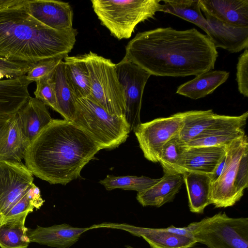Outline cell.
I'll return each mask as SVG.
<instances>
[{
	"label": "cell",
	"instance_id": "obj_4",
	"mask_svg": "<svg viewBox=\"0 0 248 248\" xmlns=\"http://www.w3.org/2000/svg\"><path fill=\"white\" fill-rule=\"evenodd\" d=\"M159 0H92L101 24L119 40L129 39L140 23L161 12Z\"/></svg>",
	"mask_w": 248,
	"mask_h": 248
},
{
	"label": "cell",
	"instance_id": "obj_7",
	"mask_svg": "<svg viewBox=\"0 0 248 248\" xmlns=\"http://www.w3.org/2000/svg\"><path fill=\"white\" fill-rule=\"evenodd\" d=\"M82 55L91 82V94L88 97L109 114L124 116V90L117 74L116 64L92 51Z\"/></svg>",
	"mask_w": 248,
	"mask_h": 248
},
{
	"label": "cell",
	"instance_id": "obj_18",
	"mask_svg": "<svg viewBox=\"0 0 248 248\" xmlns=\"http://www.w3.org/2000/svg\"><path fill=\"white\" fill-rule=\"evenodd\" d=\"M204 14L232 26L248 28V0H199Z\"/></svg>",
	"mask_w": 248,
	"mask_h": 248
},
{
	"label": "cell",
	"instance_id": "obj_29",
	"mask_svg": "<svg viewBox=\"0 0 248 248\" xmlns=\"http://www.w3.org/2000/svg\"><path fill=\"white\" fill-rule=\"evenodd\" d=\"M163 2L161 12L176 16L199 27L205 18L199 0H166Z\"/></svg>",
	"mask_w": 248,
	"mask_h": 248
},
{
	"label": "cell",
	"instance_id": "obj_36",
	"mask_svg": "<svg viewBox=\"0 0 248 248\" xmlns=\"http://www.w3.org/2000/svg\"><path fill=\"white\" fill-rule=\"evenodd\" d=\"M34 64L8 61L0 58V70L7 78L25 75Z\"/></svg>",
	"mask_w": 248,
	"mask_h": 248
},
{
	"label": "cell",
	"instance_id": "obj_16",
	"mask_svg": "<svg viewBox=\"0 0 248 248\" xmlns=\"http://www.w3.org/2000/svg\"><path fill=\"white\" fill-rule=\"evenodd\" d=\"M30 14L46 26L56 30L73 28V12L68 2L53 0H28Z\"/></svg>",
	"mask_w": 248,
	"mask_h": 248
},
{
	"label": "cell",
	"instance_id": "obj_33",
	"mask_svg": "<svg viewBox=\"0 0 248 248\" xmlns=\"http://www.w3.org/2000/svg\"><path fill=\"white\" fill-rule=\"evenodd\" d=\"M54 71L35 82L36 87L34 94L35 98L40 100L46 106H48L58 112L54 85L52 78Z\"/></svg>",
	"mask_w": 248,
	"mask_h": 248
},
{
	"label": "cell",
	"instance_id": "obj_24",
	"mask_svg": "<svg viewBox=\"0 0 248 248\" xmlns=\"http://www.w3.org/2000/svg\"><path fill=\"white\" fill-rule=\"evenodd\" d=\"M182 176L187 192L190 211L203 213L205 207L211 204L210 174L186 171Z\"/></svg>",
	"mask_w": 248,
	"mask_h": 248
},
{
	"label": "cell",
	"instance_id": "obj_15",
	"mask_svg": "<svg viewBox=\"0 0 248 248\" xmlns=\"http://www.w3.org/2000/svg\"><path fill=\"white\" fill-rule=\"evenodd\" d=\"M16 113L0 117V161L22 162L30 145L21 131Z\"/></svg>",
	"mask_w": 248,
	"mask_h": 248
},
{
	"label": "cell",
	"instance_id": "obj_1",
	"mask_svg": "<svg viewBox=\"0 0 248 248\" xmlns=\"http://www.w3.org/2000/svg\"><path fill=\"white\" fill-rule=\"evenodd\" d=\"M217 57L211 40L197 29L161 27L138 33L124 58L151 75L184 77L214 69Z\"/></svg>",
	"mask_w": 248,
	"mask_h": 248
},
{
	"label": "cell",
	"instance_id": "obj_30",
	"mask_svg": "<svg viewBox=\"0 0 248 248\" xmlns=\"http://www.w3.org/2000/svg\"><path fill=\"white\" fill-rule=\"evenodd\" d=\"M186 147L177 136L168 141L163 147L158 159L164 174H181L182 155Z\"/></svg>",
	"mask_w": 248,
	"mask_h": 248
},
{
	"label": "cell",
	"instance_id": "obj_20",
	"mask_svg": "<svg viewBox=\"0 0 248 248\" xmlns=\"http://www.w3.org/2000/svg\"><path fill=\"white\" fill-rule=\"evenodd\" d=\"M16 113L21 131L30 143L53 119L46 106L31 96Z\"/></svg>",
	"mask_w": 248,
	"mask_h": 248
},
{
	"label": "cell",
	"instance_id": "obj_37",
	"mask_svg": "<svg viewBox=\"0 0 248 248\" xmlns=\"http://www.w3.org/2000/svg\"><path fill=\"white\" fill-rule=\"evenodd\" d=\"M4 76V75L3 74V73H2V72L0 70V80L1 79H2Z\"/></svg>",
	"mask_w": 248,
	"mask_h": 248
},
{
	"label": "cell",
	"instance_id": "obj_28",
	"mask_svg": "<svg viewBox=\"0 0 248 248\" xmlns=\"http://www.w3.org/2000/svg\"><path fill=\"white\" fill-rule=\"evenodd\" d=\"M218 116L212 109L183 112V124L178 138L183 144L186 143L214 123Z\"/></svg>",
	"mask_w": 248,
	"mask_h": 248
},
{
	"label": "cell",
	"instance_id": "obj_10",
	"mask_svg": "<svg viewBox=\"0 0 248 248\" xmlns=\"http://www.w3.org/2000/svg\"><path fill=\"white\" fill-rule=\"evenodd\" d=\"M182 124V112L141 123L134 133L144 157L152 162H158L163 147L178 135Z\"/></svg>",
	"mask_w": 248,
	"mask_h": 248
},
{
	"label": "cell",
	"instance_id": "obj_19",
	"mask_svg": "<svg viewBox=\"0 0 248 248\" xmlns=\"http://www.w3.org/2000/svg\"><path fill=\"white\" fill-rule=\"evenodd\" d=\"M226 148L227 145L186 148L182 158L184 173L192 171L212 174L225 155Z\"/></svg>",
	"mask_w": 248,
	"mask_h": 248
},
{
	"label": "cell",
	"instance_id": "obj_32",
	"mask_svg": "<svg viewBox=\"0 0 248 248\" xmlns=\"http://www.w3.org/2000/svg\"><path fill=\"white\" fill-rule=\"evenodd\" d=\"M44 202L39 187L33 183L27 192L8 212L2 222L21 214L32 212L34 208L39 209Z\"/></svg>",
	"mask_w": 248,
	"mask_h": 248
},
{
	"label": "cell",
	"instance_id": "obj_25",
	"mask_svg": "<svg viewBox=\"0 0 248 248\" xmlns=\"http://www.w3.org/2000/svg\"><path fill=\"white\" fill-rule=\"evenodd\" d=\"M63 60L66 79L76 97H89L91 94V82L83 55H67Z\"/></svg>",
	"mask_w": 248,
	"mask_h": 248
},
{
	"label": "cell",
	"instance_id": "obj_22",
	"mask_svg": "<svg viewBox=\"0 0 248 248\" xmlns=\"http://www.w3.org/2000/svg\"><path fill=\"white\" fill-rule=\"evenodd\" d=\"M184 183L181 174H164L156 184L138 192L136 198L143 206L159 207L172 201Z\"/></svg>",
	"mask_w": 248,
	"mask_h": 248
},
{
	"label": "cell",
	"instance_id": "obj_6",
	"mask_svg": "<svg viewBox=\"0 0 248 248\" xmlns=\"http://www.w3.org/2000/svg\"><path fill=\"white\" fill-rule=\"evenodd\" d=\"M231 158L217 180L211 184L210 201L216 208L232 206L248 186V141L245 135L232 141Z\"/></svg>",
	"mask_w": 248,
	"mask_h": 248
},
{
	"label": "cell",
	"instance_id": "obj_3",
	"mask_svg": "<svg viewBox=\"0 0 248 248\" xmlns=\"http://www.w3.org/2000/svg\"><path fill=\"white\" fill-rule=\"evenodd\" d=\"M72 28L56 30L30 13L28 0H0V58L35 64L44 60L65 57L76 42Z\"/></svg>",
	"mask_w": 248,
	"mask_h": 248
},
{
	"label": "cell",
	"instance_id": "obj_14",
	"mask_svg": "<svg viewBox=\"0 0 248 248\" xmlns=\"http://www.w3.org/2000/svg\"><path fill=\"white\" fill-rule=\"evenodd\" d=\"M205 16L200 28L203 30L214 46L232 53L248 47V28H240L223 23L216 18Z\"/></svg>",
	"mask_w": 248,
	"mask_h": 248
},
{
	"label": "cell",
	"instance_id": "obj_34",
	"mask_svg": "<svg viewBox=\"0 0 248 248\" xmlns=\"http://www.w3.org/2000/svg\"><path fill=\"white\" fill-rule=\"evenodd\" d=\"M64 57L50 58L43 60L34 64L26 75L28 80L33 82L52 73Z\"/></svg>",
	"mask_w": 248,
	"mask_h": 248
},
{
	"label": "cell",
	"instance_id": "obj_38",
	"mask_svg": "<svg viewBox=\"0 0 248 248\" xmlns=\"http://www.w3.org/2000/svg\"><path fill=\"white\" fill-rule=\"evenodd\" d=\"M126 247H127L128 248H133L130 246H127Z\"/></svg>",
	"mask_w": 248,
	"mask_h": 248
},
{
	"label": "cell",
	"instance_id": "obj_5",
	"mask_svg": "<svg viewBox=\"0 0 248 248\" xmlns=\"http://www.w3.org/2000/svg\"><path fill=\"white\" fill-rule=\"evenodd\" d=\"M72 122L89 134L102 149L118 147L131 132L125 116L109 114L89 97H77Z\"/></svg>",
	"mask_w": 248,
	"mask_h": 248
},
{
	"label": "cell",
	"instance_id": "obj_23",
	"mask_svg": "<svg viewBox=\"0 0 248 248\" xmlns=\"http://www.w3.org/2000/svg\"><path fill=\"white\" fill-rule=\"evenodd\" d=\"M229 73L221 70H210L181 85L176 93L196 100L213 93L228 78Z\"/></svg>",
	"mask_w": 248,
	"mask_h": 248
},
{
	"label": "cell",
	"instance_id": "obj_12",
	"mask_svg": "<svg viewBox=\"0 0 248 248\" xmlns=\"http://www.w3.org/2000/svg\"><path fill=\"white\" fill-rule=\"evenodd\" d=\"M248 116V111L239 116L218 114L214 123L183 145L186 148L226 146L246 135L244 127Z\"/></svg>",
	"mask_w": 248,
	"mask_h": 248
},
{
	"label": "cell",
	"instance_id": "obj_13",
	"mask_svg": "<svg viewBox=\"0 0 248 248\" xmlns=\"http://www.w3.org/2000/svg\"><path fill=\"white\" fill-rule=\"evenodd\" d=\"M94 229L106 228L122 230L142 237L151 248H190L196 243L193 237L174 233V226L166 228L137 227L126 223H103L94 224Z\"/></svg>",
	"mask_w": 248,
	"mask_h": 248
},
{
	"label": "cell",
	"instance_id": "obj_2",
	"mask_svg": "<svg viewBox=\"0 0 248 248\" xmlns=\"http://www.w3.org/2000/svg\"><path fill=\"white\" fill-rule=\"evenodd\" d=\"M101 149L72 122L53 119L31 142L24 159L37 177L65 185L80 177L82 169Z\"/></svg>",
	"mask_w": 248,
	"mask_h": 248
},
{
	"label": "cell",
	"instance_id": "obj_11",
	"mask_svg": "<svg viewBox=\"0 0 248 248\" xmlns=\"http://www.w3.org/2000/svg\"><path fill=\"white\" fill-rule=\"evenodd\" d=\"M33 181L32 173L22 162L0 161V223Z\"/></svg>",
	"mask_w": 248,
	"mask_h": 248
},
{
	"label": "cell",
	"instance_id": "obj_21",
	"mask_svg": "<svg viewBox=\"0 0 248 248\" xmlns=\"http://www.w3.org/2000/svg\"><path fill=\"white\" fill-rule=\"evenodd\" d=\"M26 75L0 80V117L16 113L30 97Z\"/></svg>",
	"mask_w": 248,
	"mask_h": 248
},
{
	"label": "cell",
	"instance_id": "obj_26",
	"mask_svg": "<svg viewBox=\"0 0 248 248\" xmlns=\"http://www.w3.org/2000/svg\"><path fill=\"white\" fill-rule=\"evenodd\" d=\"M52 78L54 85L58 112L64 119L72 122L76 110V96L67 82L63 61L55 69Z\"/></svg>",
	"mask_w": 248,
	"mask_h": 248
},
{
	"label": "cell",
	"instance_id": "obj_8",
	"mask_svg": "<svg viewBox=\"0 0 248 248\" xmlns=\"http://www.w3.org/2000/svg\"><path fill=\"white\" fill-rule=\"evenodd\" d=\"M187 227L197 243L207 248H248V218L219 212Z\"/></svg>",
	"mask_w": 248,
	"mask_h": 248
},
{
	"label": "cell",
	"instance_id": "obj_27",
	"mask_svg": "<svg viewBox=\"0 0 248 248\" xmlns=\"http://www.w3.org/2000/svg\"><path fill=\"white\" fill-rule=\"evenodd\" d=\"M29 213L9 218L0 223L1 248H27L30 240L25 222Z\"/></svg>",
	"mask_w": 248,
	"mask_h": 248
},
{
	"label": "cell",
	"instance_id": "obj_9",
	"mask_svg": "<svg viewBox=\"0 0 248 248\" xmlns=\"http://www.w3.org/2000/svg\"><path fill=\"white\" fill-rule=\"evenodd\" d=\"M116 69L124 90V116L130 131L134 132L141 123L140 112L142 95L146 84L151 75L124 58L116 64Z\"/></svg>",
	"mask_w": 248,
	"mask_h": 248
},
{
	"label": "cell",
	"instance_id": "obj_31",
	"mask_svg": "<svg viewBox=\"0 0 248 248\" xmlns=\"http://www.w3.org/2000/svg\"><path fill=\"white\" fill-rule=\"evenodd\" d=\"M159 180L141 176H115L108 175L99 183L104 186L107 190L120 188L124 190H135L138 192L143 191L149 188Z\"/></svg>",
	"mask_w": 248,
	"mask_h": 248
},
{
	"label": "cell",
	"instance_id": "obj_17",
	"mask_svg": "<svg viewBox=\"0 0 248 248\" xmlns=\"http://www.w3.org/2000/svg\"><path fill=\"white\" fill-rule=\"evenodd\" d=\"M93 229L78 228L68 224L54 225L43 227L37 226L34 229H28L27 236L31 242H35L56 248H69L77 242L84 232Z\"/></svg>",
	"mask_w": 248,
	"mask_h": 248
},
{
	"label": "cell",
	"instance_id": "obj_35",
	"mask_svg": "<svg viewBox=\"0 0 248 248\" xmlns=\"http://www.w3.org/2000/svg\"><path fill=\"white\" fill-rule=\"evenodd\" d=\"M236 81L239 93L248 97V48L238 58L236 66Z\"/></svg>",
	"mask_w": 248,
	"mask_h": 248
}]
</instances>
